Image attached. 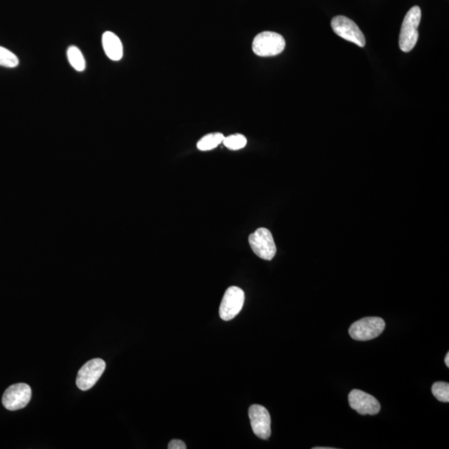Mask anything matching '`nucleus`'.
I'll list each match as a JSON object with an SVG mask.
<instances>
[{"label":"nucleus","instance_id":"nucleus-1","mask_svg":"<svg viewBox=\"0 0 449 449\" xmlns=\"http://www.w3.org/2000/svg\"><path fill=\"white\" fill-rule=\"evenodd\" d=\"M421 8L413 6L405 15L399 34V48L404 52L413 50L419 39V28L421 21Z\"/></svg>","mask_w":449,"mask_h":449},{"label":"nucleus","instance_id":"nucleus-2","mask_svg":"<svg viewBox=\"0 0 449 449\" xmlns=\"http://www.w3.org/2000/svg\"><path fill=\"white\" fill-rule=\"evenodd\" d=\"M285 48V41L283 35L271 31H265L255 37L252 50L259 57H273L279 55Z\"/></svg>","mask_w":449,"mask_h":449},{"label":"nucleus","instance_id":"nucleus-3","mask_svg":"<svg viewBox=\"0 0 449 449\" xmlns=\"http://www.w3.org/2000/svg\"><path fill=\"white\" fill-rule=\"evenodd\" d=\"M385 329V320L380 317H366L352 324L349 333L353 340L367 341L380 336Z\"/></svg>","mask_w":449,"mask_h":449},{"label":"nucleus","instance_id":"nucleus-4","mask_svg":"<svg viewBox=\"0 0 449 449\" xmlns=\"http://www.w3.org/2000/svg\"><path fill=\"white\" fill-rule=\"evenodd\" d=\"M249 244L258 257L271 261L276 254V246L271 232L266 228H259L249 236Z\"/></svg>","mask_w":449,"mask_h":449},{"label":"nucleus","instance_id":"nucleus-5","mask_svg":"<svg viewBox=\"0 0 449 449\" xmlns=\"http://www.w3.org/2000/svg\"><path fill=\"white\" fill-rule=\"evenodd\" d=\"M332 27L338 36L345 41L353 43L360 48H364L366 45L362 31L349 17L342 15L334 17L332 20Z\"/></svg>","mask_w":449,"mask_h":449},{"label":"nucleus","instance_id":"nucleus-6","mask_svg":"<svg viewBox=\"0 0 449 449\" xmlns=\"http://www.w3.org/2000/svg\"><path fill=\"white\" fill-rule=\"evenodd\" d=\"M245 302V293L237 286H231L224 292L221 306H220V317L229 321L234 319L243 308Z\"/></svg>","mask_w":449,"mask_h":449},{"label":"nucleus","instance_id":"nucleus-7","mask_svg":"<svg viewBox=\"0 0 449 449\" xmlns=\"http://www.w3.org/2000/svg\"><path fill=\"white\" fill-rule=\"evenodd\" d=\"M105 369L106 363L102 359L87 361L78 373L76 378L78 388L83 391L92 389L103 376Z\"/></svg>","mask_w":449,"mask_h":449},{"label":"nucleus","instance_id":"nucleus-8","mask_svg":"<svg viewBox=\"0 0 449 449\" xmlns=\"http://www.w3.org/2000/svg\"><path fill=\"white\" fill-rule=\"evenodd\" d=\"M32 397V390L24 383L13 385L4 392L2 404L8 411H16L24 408L30 402Z\"/></svg>","mask_w":449,"mask_h":449},{"label":"nucleus","instance_id":"nucleus-9","mask_svg":"<svg viewBox=\"0 0 449 449\" xmlns=\"http://www.w3.org/2000/svg\"><path fill=\"white\" fill-rule=\"evenodd\" d=\"M249 418L253 432L258 438L266 440L271 434V420L265 407L253 404L249 408Z\"/></svg>","mask_w":449,"mask_h":449},{"label":"nucleus","instance_id":"nucleus-10","mask_svg":"<svg viewBox=\"0 0 449 449\" xmlns=\"http://www.w3.org/2000/svg\"><path fill=\"white\" fill-rule=\"evenodd\" d=\"M349 403L351 408L361 415H376L380 413V402L372 395L359 390H352L349 394Z\"/></svg>","mask_w":449,"mask_h":449},{"label":"nucleus","instance_id":"nucleus-11","mask_svg":"<svg viewBox=\"0 0 449 449\" xmlns=\"http://www.w3.org/2000/svg\"><path fill=\"white\" fill-rule=\"evenodd\" d=\"M103 47L106 55L113 61H120L122 58L123 48L120 38L115 34L106 32L103 35Z\"/></svg>","mask_w":449,"mask_h":449},{"label":"nucleus","instance_id":"nucleus-12","mask_svg":"<svg viewBox=\"0 0 449 449\" xmlns=\"http://www.w3.org/2000/svg\"><path fill=\"white\" fill-rule=\"evenodd\" d=\"M224 136L222 134L215 133L206 135L197 143V148L201 151H210L218 148L223 143Z\"/></svg>","mask_w":449,"mask_h":449},{"label":"nucleus","instance_id":"nucleus-13","mask_svg":"<svg viewBox=\"0 0 449 449\" xmlns=\"http://www.w3.org/2000/svg\"><path fill=\"white\" fill-rule=\"evenodd\" d=\"M68 59L72 67L78 72H82L86 68V62L79 48L75 46L69 48Z\"/></svg>","mask_w":449,"mask_h":449},{"label":"nucleus","instance_id":"nucleus-14","mask_svg":"<svg viewBox=\"0 0 449 449\" xmlns=\"http://www.w3.org/2000/svg\"><path fill=\"white\" fill-rule=\"evenodd\" d=\"M432 393L440 402H449V384L447 382H436L432 386Z\"/></svg>","mask_w":449,"mask_h":449},{"label":"nucleus","instance_id":"nucleus-15","mask_svg":"<svg viewBox=\"0 0 449 449\" xmlns=\"http://www.w3.org/2000/svg\"><path fill=\"white\" fill-rule=\"evenodd\" d=\"M248 143L245 136L241 134H234L227 136L223 140L224 147L230 150H240L245 147Z\"/></svg>","mask_w":449,"mask_h":449},{"label":"nucleus","instance_id":"nucleus-16","mask_svg":"<svg viewBox=\"0 0 449 449\" xmlns=\"http://www.w3.org/2000/svg\"><path fill=\"white\" fill-rule=\"evenodd\" d=\"M20 61L17 57L7 48L0 47V66L6 68H16Z\"/></svg>","mask_w":449,"mask_h":449},{"label":"nucleus","instance_id":"nucleus-17","mask_svg":"<svg viewBox=\"0 0 449 449\" xmlns=\"http://www.w3.org/2000/svg\"><path fill=\"white\" fill-rule=\"evenodd\" d=\"M169 449H186L187 446L185 444L184 442L182 441V440L179 439H174L171 440V441L169 444V447H167Z\"/></svg>","mask_w":449,"mask_h":449},{"label":"nucleus","instance_id":"nucleus-18","mask_svg":"<svg viewBox=\"0 0 449 449\" xmlns=\"http://www.w3.org/2000/svg\"><path fill=\"white\" fill-rule=\"evenodd\" d=\"M446 364L447 365V367L449 368V353H448L447 355H446Z\"/></svg>","mask_w":449,"mask_h":449}]
</instances>
